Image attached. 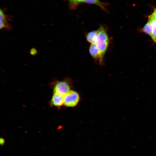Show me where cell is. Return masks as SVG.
<instances>
[{
	"label": "cell",
	"mask_w": 156,
	"mask_h": 156,
	"mask_svg": "<svg viewBox=\"0 0 156 156\" xmlns=\"http://www.w3.org/2000/svg\"><path fill=\"white\" fill-rule=\"evenodd\" d=\"M109 42V38L106 31L103 27H100L97 30V34L95 43L100 52L102 62Z\"/></svg>",
	"instance_id": "obj_1"
},
{
	"label": "cell",
	"mask_w": 156,
	"mask_h": 156,
	"mask_svg": "<svg viewBox=\"0 0 156 156\" xmlns=\"http://www.w3.org/2000/svg\"><path fill=\"white\" fill-rule=\"evenodd\" d=\"M85 0H76L77 4L81 2H83Z\"/></svg>",
	"instance_id": "obj_13"
},
{
	"label": "cell",
	"mask_w": 156,
	"mask_h": 156,
	"mask_svg": "<svg viewBox=\"0 0 156 156\" xmlns=\"http://www.w3.org/2000/svg\"><path fill=\"white\" fill-rule=\"evenodd\" d=\"M156 43V38L154 40H153Z\"/></svg>",
	"instance_id": "obj_15"
},
{
	"label": "cell",
	"mask_w": 156,
	"mask_h": 156,
	"mask_svg": "<svg viewBox=\"0 0 156 156\" xmlns=\"http://www.w3.org/2000/svg\"><path fill=\"white\" fill-rule=\"evenodd\" d=\"M72 4H75L76 5L77 4L76 2V0H68Z\"/></svg>",
	"instance_id": "obj_12"
},
{
	"label": "cell",
	"mask_w": 156,
	"mask_h": 156,
	"mask_svg": "<svg viewBox=\"0 0 156 156\" xmlns=\"http://www.w3.org/2000/svg\"><path fill=\"white\" fill-rule=\"evenodd\" d=\"M7 16L5 15L3 11L0 9V29H5L7 30H10L12 29L11 25L9 23L8 21L10 20Z\"/></svg>",
	"instance_id": "obj_4"
},
{
	"label": "cell",
	"mask_w": 156,
	"mask_h": 156,
	"mask_svg": "<svg viewBox=\"0 0 156 156\" xmlns=\"http://www.w3.org/2000/svg\"><path fill=\"white\" fill-rule=\"evenodd\" d=\"M38 53L37 50L35 48H32L30 51V54L32 55H35Z\"/></svg>",
	"instance_id": "obj_11"
},
{
	"label": "cell",
	"mask_w": 156,
	"mask_h": 156,
	"mask_svg": "<svg viewBox=\"0 0 156 156\" xmlns=\"http://www.w3.org/2000/svg\"><path fill=\"white\" fill-rule=\"evenodd\" d=\"M68 83L65 81H58L55 85L53 88V93L65 95L70 90Z\"/></svg>",
	"instance_id": "obj_3"
},
{
	"label": "cell",
	"mask_w": 156,
	"mask_h": 156,
	"mask_svg": "<svg viewBox=\"0 0 156 156\" xmlns=\"http://www.w3.org/2000/svg\"><path fill=\"white\" fill-rule=\"evenodd\" d=\"M97 34V30L89 32L86 36L87 40L91 44L95 42Z\"/></svg>",
	"instance_id": "obj_9"
},
{
	"label": "cell",
	"mask_w": 156,
	"mask_h": 156,
	"mask_svg": "<svg viewBox=\"0 0 156 156\" xmlns=\"http://www.w3.org/2000/svg\"><path fill=\"white\" fill-rule=\"evenodd\" d=\"M152 14L154 16L156 17V8L154 9V11Z\"/></svg>",
	"instance_id": "obj_14"
},
{
	"label": "cell",
	"mask_w": 156,
	"mask_h": 156,
	"mask_svg": "<svg viewBox=\"0 0 156 156\" xmlns=\"http://www.w3.org/2000/svg\"><path fill=\"white\" fill-rule=\"evenodd\" d=\"M89 51L90 55L94 58L98 59L100 64L102 63L100 53L95 43L91 44Z\"/></svg>",
	"instance_id": "obj_6"
},
{
	"label": "cell",
	"mask_w": 156,
	"mask_h": 156,
	"mask_svg": "<svg viewBox=\"0 0 156 156\" xmlns=\"http://www.w3.org/2000/svg\"><path fill=\"white\" fill-rule=\"evenodd\" d=\"M52 105L56 107H60L64 104V96L53 93L51 100Z\"/></svg>",
	"instance_id": "obj_5"
},
{
	"label": "cell",
	"mask_w": 156,
	"mask_h": 156,
	"mask_svg": "<svg viewBox=\"0 0 156 156\" xmlns=\"http://www.w3.org/2000/svg\"><path fill=\"white\" fill-rule=\"evenodd\" d=\"M148 20V21L151 25L152 28L150 36L153 40L156 38V17L152 14L149 16Z\"/></svg>",
	"instance_id": "obj_7"
},
{
	"label": "cell",
	"mask_w": 156,
	"mask_h": 156,
	"mask_svg": "<svg viewBox=\"0 0 156 156\" xmlns=\"http://www.w3.org/2000/svg\"><path fill=\"white\" fill-rule=\"evenodd\" d=\"M143 31L145 33L151 36L152 31L151 25L150 23L148 21L144 26L143 29Z\"/></svg>",
	"instance_id": "obj_10"
},
{
	"label": "cell",
	"mask_w": 156,
	"mask_h": 156,
	"mask_svg": "<svg viewBox=\"0 0 156 156\" xmlns=\"http://www.w3.org/2000/svg\"><path fill=\"white\" fill-rule=\"evenodd\" d=\"M79 100L80 96L78 92L70 90L64 96V105L68 107H74L77 105Z\"/></svg>",
	"instance_id": "obj_2"
},
{
	"label": "cell",
	"mask_w": 156,
	"mask_h": 156,
	"mask_svg": "<svg viewBox=\"0 0 156 156\" xmlns=\"http://www.w3.org/2000/svg\"><path fill=\"white\" fill-rule=\"evenodd\" d=\"M83 3L96 5L104 10L106 12L107 11L106 8L107 4L102 2L99 0H85Z\"/></svg>",
	"instance_id": "obj_8"
}]
</instances>
